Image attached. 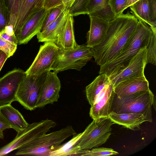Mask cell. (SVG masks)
<instances>
[{
  "mask_svg": "<svg viewBox=\"0 0 156 156\" xmlns=\"http://www.w3.org/2000/svg\"><path fill=\"white\" fill-rule=\"evenodd\" d=\"M138 20L128 11L116 16L109 22L103 41L90 48L92 57L100 66L109 62L119 53L135 30Z\"/></svg>",
  "mask_w": 156,
  "mask_h": 156,
  "instance_id": "6da1fadb",
  "label": "cell"
},
{
  "mask_svg": "<svg viewBox=\"0 0 156 156\" xmlns=\"http://www.w3.org/2000/svg\"><path fill=\"white\" fill-rule=\"evenodd\" d=\"M152 33L150 27L140 19L132 34L118 55L100 66L99 74L108 76L126 67L140 50L147 47Z\"/></svg>",
  "mask_w": 156,
  "mask_h": 156,
  "instance_id": "7a4b0ae2",
  "label": "cell"
},
{
  "mask_svg": "<svg viewBox=\"0 0 156 156\" xmlns=\"http://www.w3.org/2000/svg\"><path fill=\"white\" fill-rule=\"evenodd\" d=\"M155 102L154 95L150 89L119 98L114 95L110 112L141 114L148 122H151L153 121L152 107Z\"/></svg>",
  "mask_w": 156,
  "mask_h": 156,
  "instance_id": "3957f363",
  "label": "cell"
},
{
  "mask_svg": "<svg viewBox=\"0 0 156 156\" xmlns=\"http://www.w3.org/2000/svg\"><path fill=\"white\" fill-rule=\"evenodd\" d=\"M76 134L71 126L42 135L18 149L15 155L48 156L68 137Z\"/></svg>",
  "mask_w": 156,
  "mask_h": 156,
  "instance_id": "277c9868",
  "label": "cell"
},
{
  "mask_svg": "<svg viewBox=\"0 0 156 156\" xmlns=\"http://www.w3.org/2000/svg\"><path fill=\"white\" fill-rule=\"evenodd\" d=\"M113 124L108 117L93 120L75 145L78 156H80L82 150L97 147L105 143L112 134Z\"/></svg>",
  "mask_w": 156,
  "mask_h": 156,
  "instance_id": "5b68a950",
  "label": "cell"
},
{
  "mask_svg": "<svg viewBox=\"0 0 156 156\" xmlns=\"http://www.w3.org/2000/svg\"><path fill=\"white\" fill-rule=\"evenodd\" d=\"M92 57L90 48L85 44L69 51L59 49L51 70L57 73L70 69L80 71Z\"/></svg>",
  "mask_w": 156,
  "mask_h": 156,
  "instance_id": "8992f818",
  "label": "cell"
},
{
  "mask_svg": "<svg viewBox=\"0 0 156 156\" xmlns=\"http://www.w3.org/2000/svg\"><path fill=\"white\" fill-rule=\"evenodd\" d=\"M56 123L47 119L29 124L25 129L17 133L15 138L10 143L0 148V156L5 155L47 133L55 127Z\"/></svg>",
  "mask_w": 156,
  "mask_h": 156,
  "instance_id": "52a82bcc",
  "label": "cell"
},
{
  "mask_svg": "<svg viewBox=\"0 0 156 156\" xmlns=\"http://www.w3.org/2000/svg\"><path fill=\"white\" fill-rule=\"evenodd\" d=\"M47 73L37 76L26 75L20 83L16 93V101L25 109L31 111L36 108L41 89Z\"/></svg>",
  "mask_w": 156,
  "mask_h": 156,
  "instance_id": "ba28073f",
  "label": "cell"
},
{
  "mask_svg": "<svg viewBox=\"0 0 156 156\" xmlns=\"http://www.w3.org/2000/svg\"><path fill=\"white\" fill-rule=\"evenodd\" d=\"M59 48L55 43L45 42L40 46L34 61L26 70V75L38 76L51 71L56 59Z\"/></svg>",
  "mask_w": 156,
  "mask_h": 156,
  "instance_id": "9c48e42d",
  "label": "cell"
},
{
  "mask_svg": "<svg viewBox=\"0 0 156 156\" xmlns=\"http://www.w3.org/2000/svg\"><path fill=\"white\" fill-rule=\"evenodd\" d=\"M147 51L146 47L140 49L126 67L108 76L113 87L123 81L144 76Z\"/></svg>",
  "mask_w": 156,
  "mask_h": 156,
  "instance_id": "30bf717a",
  "label": "cell"
},
{
  "mask_svg": "<svg viewBox=\"0 0 156 156\" xmlns=\"http://www.w3.org/2000/svg\"><path fill=\"white\" fill-rule=\"evenodd\" d=\"M26 76L23 70L15 69L0 78V106L16 101L18 87Z\"/></svg>",
  "mask_w": 156,
  "mask_h": 156,
  "instance_id": "8fae6325",
  "label": "cell"
},
{
  "mask_svg": "<svg viewBox=\"0 0 156 156\" xmlns=\"http://www.w3.org/2000/svg\"><path fill=\"white\" fill-rule=\"evenodd\" d=\"M50 9L43 8L29 16L16 37L18 44H27L40 32Z\"/></svg>",
  "mask_w": 156,
  "mask_h": 156,
  "instance_id": "7c38bea8",
  "label": "cell"
},
{
  "mask_svg": "<svg viewBox=\"0 0 156 156\" xmlns=\"http://www.w3.org/2000/svg\"><path fill=\"white\" fill-rule=\"evenodd\" d=\"M57 73L51 71L47 73L41 89L36 108L43 107L58 101L61 84Z\"/></svg>",
  "mask_w": 156,
  "mask_h": 156,
  "instance_id": "4fadbf2b",
  "label": "cell"
},
{
  "mask_svg": "<svg viewBox=\"0 0 156 156\" xmlns=\"http://www.w3.org/2000/svg\"><path fill=\"white\" fill-rule=\"evenodd\" d=\"M69 9L65 7L55 20L37 35L38 42L55 43L66 26L69 15Z\"/></svg>",
  "mask_w": 156,
  "mask_h": 156,
  "instance_id": "5bb4252c",
  "label": "cell"
},
{
  "mask_svg": "<svg viewBox=\"0 0 156 156\" xmlns=\"http://www.w3.org/2000/svg\"><path fill=\"white\" fill-rule=\"evenodd\" d=\"M90 28L87 34L86 45L90 48L100 44L107 34L109 22L97 17L89 15Z\"/></svg>",
  "mask_w": 156,
  "mask_h": 156,
  "instance_id": "9a60e30c",
  "label": "cell"
},
{
  "mask_svg": "<svg viewBox=\"0 0 156 156\" xmlns=\"http://www.w3.org/2000/svg\"><path fill=\"white\" fill-rule=\"evenodd\" d=\"M149 90V82L145 76L123 81L113 87L115 95L119 98Z\"/></svg>",
  "mask_w": 156,
  "mask_h": 156,
  "instance_id": "2e32d148",
  "label": "cell"
},
{
  "mask_svg": "<svg viewBox=\"0 0 156 156\" xmlns=\"http://www.w3.org/2000/svg\"><path fill=\"white\" fill-rule=\"evenodd\" d=\"M114 95L113 85L110 82L103 96L91 105L89 115L93 120L108 117Z\"/></svg>",
  "mask_w": 156,
  "mask_h": 156,
  "instance_id": "e0dca14e",
  "label": "cell"
},
{
  "mask_svg": "<svg viewBox=\"0 0 156 156\" xmlns=\"http://www.w3.org/2000/svg\"><path fill=\"white\" fill-rule=\"evenodd\" d=\"M44 3V0H21L13 29L16 37L29 16L43 8Z\"/></svg>",
  "mask_w": 156,
  "mask_h": 156,
  "instance_id": "ac0fdd59",
  "label": "cell"
},
{
  "mask_svg": "<svg viewBox=\"0 0 156 156\" xmlns=\"http://www.w3.org/2000/svg\"><path fill=\"white\" fill-rule=\"evenodd\" d=\"M0 114L17 133L27 129L29 124L18 110L11 104L0 106Z\"/></svg>",
  "mask_w": 156,
  "mask_h": 156,
  "instance_id": "d6986e66",
  "label": "cell"
},
{
  "mask_svg": "<svg viewBox=\"0 0 156 156\" xmlns=\"http://www.w3.org/2000/svg\"><path fill=\"white\" fill-rule=\"evenodd\" d=\"M108 116L114 123L122 125L125 128L134 130L139 128L144 122H148V120L144 115L139 114L117 113L111 112Z\"/></svg>",
  "mask_w": 156,
  "mask_h": 156,
  "instance_id": "ffe728a7",
  "label": "cell"
},
{
  "mask_svg": "<svg viewBox=\"0 0 156 156\" xmlns=\"http://www.w3.org/2000/svg\"><path fill=\"white\" fill-rule=\"evenodd\" d=\"M73 22V16L69 15L65 28L55 43L59 49L69 51L75 49L79 46L75 39Z\"/></svg>",
  "mask_w": 156,
  "mask_h": 156,
  "instance_id": "44dd1931",
  "label": "cell"
},
{
  "mask_svg": "<svg viewBox=\"0 0 156 156\" xmlns=\"http://www.w3.org/2000/svg\"><path fill=\"white\" fill-rule=\"evenodd\" d=\"M109 0H91L87 6V15L110 22L116 16L109 5Z\"/></svg>",
  "mask_w": 156,
  "mask_h": 156,
  "instance_id": "7402d4cb",
  "label": "cell"
},
{
  "mask_svg": "<svg viewBox=\"0 0 156 156\" xmlns=\"http://www.w3.org/2000/svg\"><path fill=\"white\" fill-rule=\"evenodd\" d=\"M110 83L108 76L104 73L100 74L86 87V96L90 105L95 103L104 87Z\"/></svg>",
  "mask_w": 156,
  "mask_h": 156,
  "instance_id": "603a6c76",
  "label": "cell"
},
{
  "mask_svg": "<svg viewBox=\"0 0 156 156\" xmlns=\"http://www.w3.org/2000/svg\"><path fill=\"white\" fill-rule=\"evenodd\" d=\"M129 7L131 13L138 20L147 24L152 30H156V24L152 23L150 19L148 0H139Z\"/></svg>",
  "mask_w": 156,
  "mask_h": 156,
  "instance_id": "cb8c5ba5",
  "label": "cell"
},
{
  "mask_svg": "<svg viewBox=\"0 0 156 156\" xmlns=\"http://www.w3.org/2000/svg\"><path fill=\"white\" fill-rule=\"evenodd\" d=\"M82 134V132L73 136L69 141L50 152L48 156H76L75 145Z\"/></svg>",
  "mask_w": 156,
  "mask_h": 156,
  "instance_id": "d4e9b609",
  "label": "cell"
},
{
  "mask_svg": "<svg viewBox=\"0 0 156 156\" xmlns=\"http://www.w3.org/2000/svg\"><path fill=\"white\" fill-rule=\"evenodd\" d=\"M5 1L9 12L7 25L12 26L14 29L21 0Z\"/></svg>",
  "mask_w": 156,
  "mask_h": 156,
  "instance_id": "484cf974",
  "label": "cell"
},
{
  "mask_svg": "<svg viewBox=\"0 0 156 156\" xmlns=\"http://www.w3.org/2000/svg\"><path fill=\"white\" fill-rule=\"evenodd\" d=\"M91 0H73L69 8V13L72 16L87 14V5Z\"/></svg>",
  "mask_w": 156,
  "mask_h": 156,
  "instance_id": "4316f807",
  "label": "cell"
},
{
  "mask_svg": "<svg viewBox=\"0 0 156 156\" xmlns=\"http://www.w3.org/2000/svg\"><path fill=\"white\" fill-rule=\"evenodd\" d=\"M152 30V33L147 49V63L156 65V30Z\"/></svg>",
  "mask_w": 156,
  "mask_h": 156,
  "instance_id": "83f0119b",
  "label": "cell"
},
{
  "mask_svg": "<svg viewBox=\"0 0 156 156\" xmlns=\"http://www.w3.org/2000/svg\"><path fill=\"white\" fill-rule=\"evenodd\" d=\"M65 7L63 4L50 9L43 24L40 32L44 30L59 16Z\"/></svg>",
  "mask_w": 156,
  "mask_h": 156,
  "instance_id": "f1b7e54d",
  "label": "cell"
},
{
  "mask_svg": "<svg viewBox=\"0 0 156 156\" xmlns=\"http://www.w3.org/2000/svg\"><path fill=\"white\" fill-rule=\"evenodd\" d=\"M119 154L118 152L112 148L97 147L89 150H83L81 156H110Z\"/></svg>",
  "mask_w": 156,
  "mask_h": 156,
  "instance_id": "f546056e",
  "label": "cell"
},
{
  "mask_svg": "<svg viewBox=\"0 0 156 156\" xmlns=\"http://www.w3.org/2000/svg\"><path fill=\"white\" fill-rule=\"evenodd\" d=\"M17 47V44L5 40L0 36V50L5 54L8 58L13 55Z\"/></svg>",
  "mask_w": 156,
  "mask_h": 156,
  "instance_id": "4dcf8cb0",
  "label": "cell"
},
{
  "mask_svg": "<svg viewBox=\"0 0 156 156\" xmlns=\"http://www.w3.org/2000/svg\"><path fill=\"white\" fill-rule=\"evenodd\" d=\"M9 12L5 0H0V33L3 31L7 25Z\"/></svg>",
  "mask_w": 156,
  "mask_h": 156,
  "instance_id": "1f68e13d",
  "label": "cell"
},
{
  "mask_svg": "<svg viewBox=\"0 0 156 156\" xmlns=\"http://www.w3.org/2000/svg\"><path fill=\"white\" fill-rule=\"evenodd\" d=\"M128 0H109V4L116 16L120 15L125 10V7Z\"/></svg>",
  "mask_w": 156,
  "mask_h": 156,
  "instance_id": "d6a6232c",
  "label": "cell"
},
{
  "mask_svg": "<svg viewBox=\"0 0 156 156\" xmlns=\"http://www.w3.org/2000/svg\"><path fill=\"white\" fill-rule=\"evenodd\" d=\"M150 17L152 23L156 24V0H148Z\"/></svg>",
  "mask_w": 156,
  "mask_h": 156,
  "instance_id": "836d02e7",
  "label": "cell"
},
{
  "mask_svg": "<svg viewBox=\"0 0 156 156\" xmlns=\"http://www.w3.org/2000/svg\"><path fill=\"white\" fill-rule=\"evenodd\" d=\"M63 0H44L43 8L49 9L62 3Z\"/></svg>",
  "mask_w": 156,
  "mask_h": 156,
  "instance_id": "e575fe53",
  "label": "cell"
},
{
  "mask_svg": "<svg viewBox=\"0 0 156 156\" xmlns=\"http://www.w3.org/2000/svg\"><path fill=\"white\" fill-rule=\"evenodd\" d=\"M10 128H11L10 125L0 114V139L4 138L3 131Z\"/></svg>",
  "mask_w": 156,
  "mask_h": 156,
  "instance_id": "d590c367",
  "label": "cell"
},
{
  "mask_svg": "<svg viewBox=\"0 0 156 156\" xmlns=\"http://www.w3.org/2000/svg\"><path fill=\"white\" fill-rule=\"evenodd\" d=\"M0 36L5 40L17 45L18 41L16 36L9 35L4 31L0 33Z\"/></svg>",
  "mask_w": 156,
  "mask_h": 156,
  "instance_id": "8d00e7d4",
  "label": "cell"
},
{
  "mask_svg": "<svg viewBox=\"0 0 156 156\" xmlns=\"http://www.w3.org/2000/svg\"><path fill=\"white\" fill-rule=\"evenodd\" d=\"M8 57L2 51H0V71L4 63Z\"/></svg>",
  "mask_w": 156,
  "mask_h": 156,
  "instance_id": "74e56055",
  "label": "cell"
},
{
  "mask_svg": "<svg viewBox=\"0 0 156 156\" xmlns=\"http://www.w3.org/2000/svg\"><path fill=\"white\" fill-rule=\"evenodd\" d=\"M139 0H128L125 7V9H126L130 5Z\"/></svg>",
  "mask_w": 156,
  "mask_h": 156,
  "instance_id": "f35d334b",
  "label": "cell"
},
{
  "mask_svg": "<svg viewBox=\"0 0 156 156\" xmlns=\"http://www.w3.org/2000/svg\"><path fill=\"white\" fill-rule=\"evenodd\" d=\"M72 1L73 0H63L62 3L65 7L69 9Z\"/></svg>",
  "mask_w": 156,
  "mask_h": 156,
  "instance_id": "ab89813d",
  "label": "cell"
},
{
  "mask_svg": "<svg viewBox=\"0 0 156 156\" xmlns=\"http://www.w3.org/2000/svg\"><path fill=\"white\" fill-rule=\"evenodd\" d=\"M0 51H1V50H0Z\"/></svg>",
  "mask_w": 156,
  "mask_h": 156,
  "instance_id": "60d3db41",
  "label": "cell"
}]
</instances>
